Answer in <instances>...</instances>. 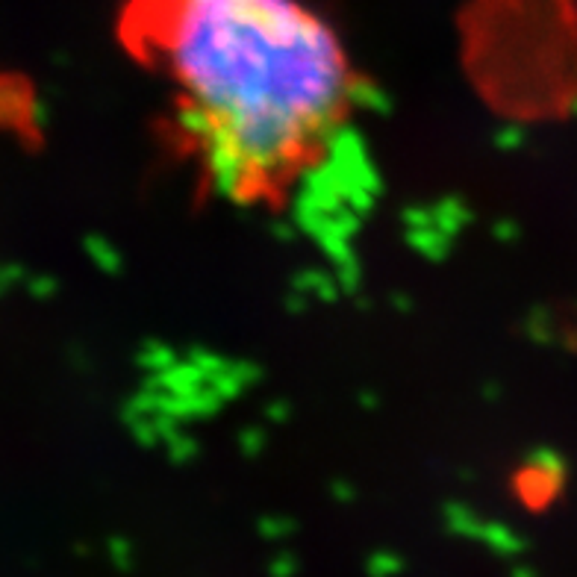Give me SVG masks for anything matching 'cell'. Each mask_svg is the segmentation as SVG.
<instances>
[{
    "label": "cell",
    "mask_w": 577,
    "mask_h": 577,
    "mask_svg": "<svg viewBox=\"0 0 577 577\" xmlns=\"http://www.w3.org/2000/svg\"><path fill=\"white\" fill-rule=\"evenodd\" d=\"M572 6H574V9H577V0H572Z\"/></svg>",
    "instance_id": "obj_2"
},
{
    "label": "cell",
    "mask_w": 577,
    "mask_h": 577,
    "mask_svg": "<svg viewBox=\"0 0 577 577\" xmlns=\"http://www.w3.org/2000/svg\"><path fill=\"white\" fill-rule=\"evenodd\" d=\"M130 21L221 189L280 195L336 142L351 74L304 0H133Z\"/></svg>",
    "instance_id": "obj_1"
}]
</instances>
